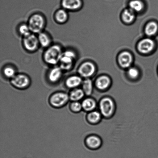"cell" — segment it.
<instances>
[{
  "label": "cell",
  "mask_w": 158,
  "mask_h": 158,
  "mask_svg": "<svg viewBox=\"0 0 158 158\" xmlns=\"http://www.w3.org/2000/svg\"><path fill=\"white\" fill-rule=\"evenodd\" d=\"M29 82L30 81L28 77L24 74L15 75L11 80L12 84L19 88L26 87L28 85Z\"/></svg>",
  "instance_id": "obj_7"
},
{
  "label": "cell",
  "mask_w": 158,
  "mask_h": 158,
  "mask_svg": "<svg viewBox=\"0 0 158 158\" xmlns=\"http://www.w3.org/2000/svg\"><path fill=\"white\" fill-rule=\"evenodd\" d=\"M95 67L94 64L89 62L84 63L78 69L79 74L81 77L88 78L90 77L95 72Z\"/></svg>",
  "instance_id": "obj_6"
},
{
  "label": "cell",
  "mask_w": 158,
  "mask_h": 158,
  "mask_svg": "<svg viewBox=\"0 0 158 158\" xmlns=\"http://www.w3.org/2000/svg\"><path fill=\"white\" fill-rule=\"evenodd\" d=\"M81 83V78L77 76L69 77L66 81V85L69 88L76 87L79 86Z\"/></svg>",
  "instance_id": "obj_17"
},
{
  "label": "cell",
  "mask_w": 158,
  "mask_h": 158,
  "mask_svg": "<svg viewBox=\"0 0 158 158\" xmlns=\"http://www.w3.org/2000/svg\"><path fill=\"white\" fill-rule=\"evenodd\" d=\"M118 61L122 67L127 68L129 67L132 61V57L127 52H122L118 57Z\"/></svg>",
  "instance_id": "obj_13"
},
{
  "label": "cell",
  "mask_w": 158,
  "mask_h": 158,
  "mask_svg": "<svg viewBox=\"0 0 158 158\" xmlns=\"http://www.w3.org/2000/svg\"><path fill=\"white\" fill-rule=\"evenodd\" d=\"M82 108L87 111L94 110L97 106V104L94 99L91 98H87L85 99L81 104Z\"/></svg>",
  "instance_id": "obj_14"
},
{
  "label": "cell",
  "mask_w": 158,
  "mask_h": 158,
  "mask_svg": "<svg viewBox=\"0 0 158 158\" xmlns=\"http://www.w3.org/2000/svg\"><path fill=\"white\" fill-rule=\"evenodd\" d=\"M81 0H62L61 6L64 9L70 10H78L82 6Z\"/></svg>",
  "instance_id": "obj_10"
},
{
  "label": "cell",
  "mask_w": 158,
  "mask_h": 158,
  "mask_svg": "<svg viewBox=\"0 0 158 158\" xmlns=\"http://www.w3.org/2000/svg\"><path fill=\"white\" fill-rule=\"evenodd\" d=\"M86 143L90 149L97 150L101 147L102 141L98 136L92 135L87 137L86 139Z\"/></svg>",
  "instance_id": "obj_11"
},
{
  "label": "cell",
  "mask_w": 158,
  "mask_h": 158,
  "mask_svg": "<svg viewBox=\"0 0 158 158\" xmlns=\"http://www.w3.org/2000/svg\"><path fill=\"white\" fill-rule=\"evenodd\" d=\"M63 53L60 46L58 45L51 46L44 52V61L49 64H56L58 62H60Z\"/></svg>",
  "instance_id": "obj_1"
},
{
  "label": "cell",
  "mask_w": 158,
  "mask_h": 158,
  "mask_svg": "<svg viewBox=\"0 0 158 158\" xmlns=\"http://www.w3.org/2000/svg\"><path fill=\"white\" fill-rule=\"evenodd\" d=\"M39 42L43 47L46 48L49 46L51 40L47 34L44 32H40L38 36Z\"/></svg>",
  "instance_id": "obj_21"
},
{
  "label": "cell",
  "mask_w": 158,
  "mask_h": 158,
  "mask_svg": "<svg viewBox=\"0 0 158 158\" xmlns=\"http://www.w3.org/2000/svg\"><path fill=\"white\" fill-rule=\"evenodd\" d=\"M69 18L67 12L64 9H60L55 14V19L57 22L64 23L67 21Z\"/></svg>",
  "instance_id": "obj_18"
},
{
  "label": "cell",
  "mask_w": 158,
  "mask_h": 158,
  "mask_svg": "<svg viewBox=\"0 0 158 158\" xmlns=\"http://www.w3.org/2000/svg\"><path fill=\"white\" fill-rule=\"evenodd\" d=\"M71 108L72 110L75 112H78L81 110L82 108V104L78 102H75L72 103L71 105Z\"/></svg>",
  "instance_id": "obj_28"
},
{
  "label": "cell",
  "mask_w": 158,
  "mask_h": 158,
  "mask_svg": "<svg viewBox=\"0 0 158 158\" xmlns=\"http://www.w3.org/2000/svg\"><path fill=\"white\" fill-rule=\"evenodd\" d=\"M130 9L134 11L139 12L143 9V4L141 0H131L129 3Z\"/></svg>",
  "instance_id": "obj_22"
},
{
  "label": "cell",
  "mask_w": 158,
  "mask_h": 158,
  "mask_svg": "<svg viewBox=\"0 0 158 158\" xmlns=\"http://www.w3.org/2000/svg\"><path fill=\"white\" fill-rule=\"evenodd\" d=\"M19 32L21 35L26 37L30 35L31 31L28 26L26 24H22L20 26L19 28Z\"/></svg>",
  "instance_id": "obj_25"
},
{
  "label": "cell",
  "mask_w": 158,
  "mask_h": 158,
  "mask_svg": "<svg viewBox=\"0 0 158 158\" xmlns=\"http://www.w3.org/2000/svg\"><path fill=\"white\" fill-rule=\"evenodd\" d=\"M134 12L131 9H125L122 14V18L124 21L129 23L133 21L135 18Z\"/></svg>",
  "instance_id": "obj_23"
},
{
  "label": "cell",
  "mask_w": 158,
  "mask_h": 158,
  "mask_svg": "<svg viewBox=\"0 0 158 158\" xmlns=\"http://www.w3.org/2000/svg\"><path fill=\"white\" fill-rule=\"evenodd\" d=\"M45 24L44 18L39 14H35L29 18L28 26L31 32L39 34L44 28Z\"/></svg>",
  "instance_id": "obj_3"
},
{
  "label": "cell",
  "mask_w": 158,
  "mask_h": 158,
  "mask_svg": "<svg viewBox=\"0 0 158 158\" xmlns=\"http://www.w3.org/2000/svg\"><path fill=\"white\" fill-rule=\"evenodd\" d=\"M76 55L72 51L68 50L63 53L60 59V67L62 70H69L72 68Z\"/></svg>",
  "instance_id": "obj_4"
},
{
  "label": "cell",
  "mask_w": 158,
  "mask_h": 158,
  "mask_svg": "<svg viewBox=\"0 0 158 158\" xmlns=\"http://www.w3.org/2000/svg\"><path fill=\"white\" fill-rule=\"evenodd\" d=\"M62 69L61 68L56 67L53 68L49 72L48 77L49 80L52 82H56L61 78L62 74Z\"/></svg>",
  "instance_id": "obj_15"
},
{
  "label": "cell",
  "mask_w": 158,
  "mask_h": 158,
  "mask_svg": "<svg viewBox=\"0 0 158 158\" xmlns=\"http://www.w3.org/2000/svg\"><path fill=\"white\" fill-rule=\"evenodd\" d=\"M128 76L131 79H135L139 76V72L137 69L134 68H131L128 72Z\"/></svg>",
  "instance_id": "obj_27"
},
{
  "label": "cell",
  "mask_w": 158,
  "mask_h": 158,
  "mask_svg": "<svg viewBox=\"0 0 158 158\" xmlns=\"http://www.w3.org/2000/svg\"><path fill=\"white\" fill-rule=\"evenodd\" d=\"M93 84L90 79H86L83 83V90L85 94L88 96L91 95L93 91Z\"/></svg>",
  "instance_id": "obj_20"
},
{
  "label": "cell",
  "mask_w": 158,
  "mask_h": 158,
  "mask_svg": "<svg viewBox=\"0 0 158 158\" xmlns=\"http://www.w3.org/2000/svg\"><path fill=\"white\" fill-rule=\"evenodd\" d=\"M84 94L83 90L80 89H75L71 93L70 98L71 100L76 101L83 98Z\"/></svg>",
  "instance_id": "obj_24"
},
{
  "label": "cell",
  "mask_w": 158,
  "mask_h": 158,
  "mask_svg": "<svg viewBox=\"0 0 158 158\" xmlns=\"http://www.w3.org/2000/svg\"><path fill=\"white\" fill-rule=\"evenodd\" d=\"M69 100V96L64 93H59L54 94L51 98V102L55 106H62Z\"/></svg>",
  "instance_id": "obj_9"
},
{
  "label": "cell",
  "mask_w": 158,
  "mask_h": 158,
  "mask_svg": "<svg viewBox=\"0 0 158 158\" xmlns=\"http://www.w3.org/2000/svg\"><path fill=\"white\" fill-rule=\"evenodd\" d=\"M158 30V26L154 22H150L145 27V32L148 36H152L156 35Z\"/></svg>",
  "instance_id": "obj_19"
},
{
  "label": "cell",
  "mask_w": 158,
  "mask_h": 158,
  "mask_svg": "<svg viewBox=\"0 0 158 158\" xmlns=\"http://www.w3.org/2000/svg\"><path fill=\"white\" fill-rule=\"evenodd\" d=\"M110 84V80L108 77L105 76L99 77L97 79L95 83L97 89L102 91L108 90Z\"/></svg>",
  "instance_id": "obj_12"
},
{
  "label": "cell",
  "mask_w": 158,
  "mask_h": 158,
  "mask_svg": "<svg viewBox=\"0 0 158 158\" xmlns=\"http://www.w3.org/2000/svg\"><path fill=\"white\" fill-rule=\"evenodd\" d=\"M39 42L38 38L34 34H31L27 36L24 37L23 44L26 50L33 52L38 47Z\"/></svg>",
  "instance_id": "obj_5"
},
{
  "label": "cell",
  "mask_w": 158,
  "mask_h": 158,
  "mask_svg": "<svg viewBox=\"0 0 158 158\" xmlns=\"http://www.w3.org/2000/svg\"><path fill=\"white\" fill-rule=\"evenodd\" d=\"M155 44L152 40L149 38L144 39L139 42L138 49L139 52L143 53H148L154 48Z\"/></svg>",
  "instance_id": "obj_8"
},
{
  "label": "cell",
  "mask_w": 158,
  "mask_h": 158,
  "mask_svg": "<svg viewBox=\"0 0 158 158\" xmlns=\"http://www.w3.org/2000/svg\"><path fill=\"white\" fill-rule=\"evenodd\" d=\"M99 110L102 117L108 118L114 114L116 109L115 103L111 98L105 97L99 102Z\"/></svg>",
  "instance_id": "obj_2"
},
{
  "label": "cell",
  "mask_w": 158,
  "mask_h": 158,
  "mask_svg": "<svg viewBox=\"0 0 158 158\" xmlns=\"http://www.w3.org/2000/svg\"><path fill=\"white\" fill-rule=\"evenodd\" d=\"M102 116L100 111L94 110L90 111L88 115V120L93 124L99 123L102 120Z\"/></svg>",
  "instance_id": "obj_16"
},
{
  "label": "cell",
  "mask_w": 158,
  "mask_h": 158,
  "mask_svg": "<svg viewBox=\"0 0 158 158\" xmlns=\"http://www.w3.org/2000/svg\"><path fill=\"white\" fill-rule=\"evenodd\" d=\"M4 75L6 77L9 78H13L15 75V69L11 67L7 66L4 69Z\"/></svg>",
  "instance_id": "obj_26"
}]
</instances>
